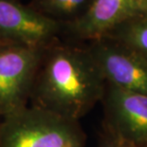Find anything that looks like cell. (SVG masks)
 Instances as JSON below:
<instances>
[{"mask_svg":"<svg viewBox=\"0 0 147 147\" xmlns=\"http://www.w3.org/2000/svg\"><path fill=\"white\" fill-rule=\"evenodd\" d=\"M65 29L18 0H0V46L47 49L59 42Z\"/></svg>","mask_w":147,"mask_h":147,"instance_id":"cell-4","label":"cell"},{"mask_svg":"<svg viewBox=\"0 0 147 147\" xmlns=\"http://www.w3.org/2000/svg\"><path fill=\"white\" fill-rule=\"evenodd\" d=\"M105 37L133 49L147 60V13L124 22Z\"/></svg>","mask_w":147,"mask_h":147,"instance_id":"cell-8","label":"cell"},{"mask_svg":"<svg viewBox=\"0 0 147 147\" xmlns=\"http://www.w3.org/2000/svg\"><path fill=\"white\" fill-rule=\"evenodd\" d=\"M88 49L106 84L147 95V60L144 57L106 37L91 41Z\"/></svg>","mask_w":147,"mask_h":147,"instance_id":"cell-6","label":"cell"},{"mask_svg":"<svg viewBox=\"0 0 147 147\" xmlns=\"http://www.w3.org/2000/svg\"><path fill=\"white\" fill-rule=\"evenodd\" d=\"M105 86L88 47L57 42L45 51L30 99L33 105L79 121L102 102Z\"/></svg>","mask_w":147,"mask_h":147,"instance_id":"cell-1","label":"cell"},{"mask_svg":"<svg viewBox=\"0 0 147 147\" xmlns=\"http://www.w3.org/2000/svg\"><path fill=\"white\" fill-rule=\"evenodd\" d=\"M102 147H127L125 145L121 144L120 142H114V140H111V142L109 144L105 145V146H102Z\"/></svg>","mask_w":147,"mask_h":147,"instance_id":"cell-11","label":"cell"},{"mask_svg":"<svg viewBox=\"0 0 147 147\" xmlns=\"http://www.w3.org/2000/svg\"><path fill=\"white\" fill-rule=\"evenodd\" d=\"M135 2L142 13H147V0H135Z\"/></svg>","mask_w":147,"mask_h":147,"instance_id":"cell-10","label":"cell"},{"mask_svg":"<svg viewBox=\"0 0 147 147\" xmlns=\"http://www.w3.org/2000/svg\"><path fill=\"white\" fill-rule=\"evenodd\" d=\"M91 0H32L30 7L64 26L82 15Z\"/></svg>","mask_w":147,"mask_h":147,"instance_id":"cell-9","label":"cell"},{"mask_svg":"<svg viewBox=\"0 0 147 147\" xmlns=\"http://www.w3.org/2000/svg\"><path fill=\"white\" fill-rule=\"evenodd\" d=\"M142 14L135 0H91L86 11L65 29L82 40L104 38L124 22Z\"/></svg>","mask_w":147,"mask_h":147,"instance_id":"cell-7","label":"cell"},{"mask_svg":"<svg viewBox=\"0 0 147 147\" xmlns=\"http://www.w3.org/2000/svg\"><path fill=\"white\" fill-rule=\"evenodd\" d=\"M102 102L111 140L127 147H147V95L106 84Z\"/></svg>","mask_w":147,"mask_h":147,"instance_id":"cell-5","label":"cell"},{"mask_svg":"<svg viewBox=\"0 0 147 147\" xmlns=\"http://www.w3.org/2000/svg\"><path fill=\"white\" fill-rule=\"evenodd\" d=\"M45 51L22 46H0L1 119L29 105Z\"/></svg>","mask_w":147,"mask_h":147,"instance_id":"cell-3","label":"cell"},{"mask_svg":"<svg viewBox=\"0 0 147 147\" xmlns=\"http://www.w3.org/2000/svg\"><path fill=\"white\" fill-rule=\"evenodd\" d=\"M79 121L36 105L0 121V147H84Z\"/></svg>","mask_w":147,"mask_h":147,"instance_id":"cell-2","label":"cell"}]
</instances>
